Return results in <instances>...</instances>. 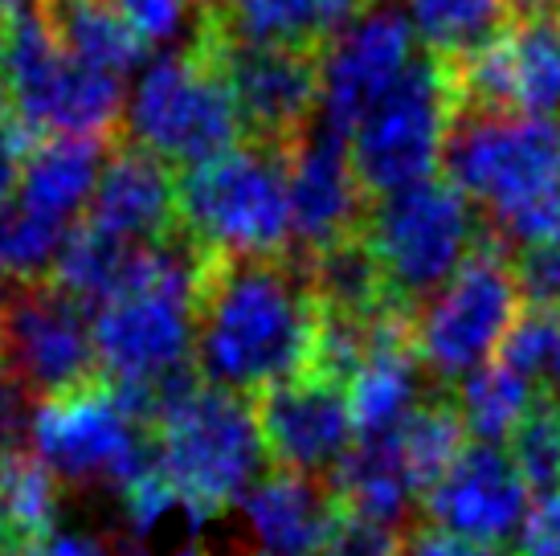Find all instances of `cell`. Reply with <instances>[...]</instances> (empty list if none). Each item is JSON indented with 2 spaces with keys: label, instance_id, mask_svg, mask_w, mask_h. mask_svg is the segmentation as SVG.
Here are the masks:
<instances>
[{
  "label": "cell",
  "instance_id": "cell-34",
  "mask_svg": "<svg viewBox=\"0 0 560 556\" xmlns=\"http://www.w3.org/2000/svg\"><path fill=\"white\" fill-rule=\"evenodd\" d=\"M512 556H560V491L536 499Z\"/></svg>",
  "mask_w": 560,
  "mask_h": 556
},
{
  "label": "cell",
  "instance_id": "cell-12",
  "mask_svg": "<svg viewBox=\"0 0 560 556\" xmlns=\"http://www.w3.org/2000/svg\"><path fill=\"white\" fill-rule=\"evenodd\" d=\"M0 369L42 402L103 381L91 311L54 282H25L0 294Z\"/></svg>",
  "mask_w": 560,
  "mask_h": 556
},
{
  "label": "cell",
  "instance_id": "cell-9",
  "mask_svg": "<svg viewBox=\"0 0 560 556\" xmlns=\"http://www.w3.org/2000/svg\"><path fill=\"white\" fill-rule=\"evenodd\" d=\"M520 303L524 294L515 282V266L482 238L467 266L409 320L413 352L425 377H434L438 385H463L470 372L487 369L524 315Z\"/></svg>",
  "mask_w": 560,
  "mask_h": 556
},
{
  "label": "cell",
  "instance_id": "cell-40",
  "mask_svg": "<svg viewBox=\"0 0 560 556\" xmlns=\"http://www.w3.org/2000/svg\"><path fill=\"white\" fill-rule=\"evenodd\" d=\"M172 556H209L205 548H180V553H172Z\"/></svg>",
  "mask_w": 560,
  "mask_h": 556
},
{
  "label": "cell",
  "instance_id": "cell-19",
  "mask_svg": "<svg viewBox=\"0 0 560 556\" xmlns=\"http://www.w3.org/2000/svg\"><path fill=\"white\" fill-rule=\"evenodd\" d=\"M340 499L331 483L275 471L242 499V524L254 556H324Z\"/></svg>",
  "mask_w": 560,
  "mask_h": 556
},
{
  "label": "cell",
  "instance_id": "cell-24",
  "mask_svg": "<svg viewBox=\"0 0 560 556\" xmlns=\"http://www.w3.org/2000/svg\"><path fill=\"white\" fill-rule=\"evenodd\" d=\"M143 250L115 242L110 233L82 221L62 238L58 258L49 266V282L62 294H70L74 303H82V308H103L107 299H115L131 282Z\"/></svg>",
  "mask_w": 560,
  "mask_h": 556
},
{
  "label": "cell",
  "instance_id": "cell-33",
  "mask_svg": "<svg viewBox=\"0 0 560 556\" xmlns=\"http://www.w3.org/2000/svg\"><path fill=\"white\" fill-rule=\"evenodd\" d=\"M515 282L532 311H560V242L524 250V258L515 263Z\"/></svg>",
  "mask_w": 560,
  "mask_h": 556
},
{
  "label": "cell",
  "instance_id": "cell-41",
  "mask_svg": "<svg viewBox=\"0 0 560 556\" xmlns=\"http://www.w3.org/2000/svg\"><path fill=\"white\" fill-rule=\"evenodd\" d=\"M218 4H225V0H209V13H213V9H218Z\"/></svg>",
  "mask_w": 560,
  "mask_h": 556
},
{
  "label": "cell",
  "instance_id": "cell-8",
  "mask_svg": "<svg viewBox=\"0 0 560 556\" xmlns=\"http://www.w3.org/2000/svg\"><path fill=\"white\" fill-rule=\"evenodd\" d=\"M127 136L164 169L192 172L242 148L246 127L225 78L192 42L188 54H168L140 74L127 99Z\"/></svg>",
  "mask_w": 560,
  "mask_h": 556
},
{
  "label": "cell",
  "instance_id": "cell-20",
  "mask_svg": "<svg viewBox=\"0 0 560 556\" xmlns=\"http://www.w3.org/2000/svg\"><path fill=\"white\" fill-rule=\"evenodd\" d=\"M86 225L110 233L115 242H127L136 250L156 246L172 233H180L176 181L160 160H152L140 148H115L91 197Z\"/></svg>",
  "mask_w": 560,
  "mask_h": 556
},
{
  "label": "cell",
  "instance_id": "cell-5",
  "mask_svg": "<svg viewBox=\"0 0 560 556\" xmlns=\"http://www.w3.org/2000/svg\"><path fill=\"white\" fill-rule=\"evenodd\" d=\"M176 221L188 242L209 258H287V152L242 143L205 169L180 172Z\"/></svg>",
  "mask_w": 560,
  "mask_h": 556
},
{
  "label": "cell",
  "instance_id": "cell-15",
  "mask_svg": "<svg viewBox=\"0 0 560 556\" xmlns=\"http://www.w3.org/2000/svg\"><path fill=\"white\" fill-rule=\"evenodd\" d=\"M413 42L418 33L405 9L376 0L319 49V115L327 131L348 139L364 124V115L418 62Z\"/></svg>",
  "mask_w": 560,
  "mask_h": 556
},
{
  "label": "cell",
  "instance_id": "cell-14",
  "mask_svg": "<svg viewBox=\"0 0 560 556\" xmlns=\"http://www.w3.org/2000/svg\"><path fill=\"white\" fill-rule=\"evenodd\" d=\"M458 111L560 124V13L528 9L467 62H451Z\"/></svg>",
  "mask_w": 560,
  "mask_h": 556
},
{
  "label": "cell",
  "instance_id": "cell-28",
  "mask_svg": "<svg viewBox=\"0 0 560 556\" xmlns=\"http://www.w3.org/2000/svg\"><path fill=\"white\" fill-rule=\"evenodd\" d=\"M0 520L9 524V532L30 556L54 536L58 479L37 463V454L0 459Z\"/></svg>",
  "mask_w": 560,
  "mask_h": 556
},
{
  "label": "cell",
  "instance_id": "cell-22",
  "mask_svg": "<svg viewBox=\"0 0 560 556\" xmlns=\"http://www.w3.org/2000/svg\"><path fill=\"white\" fill-rule=\"evenodd\" d=\"M364 0H225L209 13V25L234 42L282 49H319L352 25Z\"/></svg>",
  "mask_w": 560,
  "mask_h": 556
},
{
  "label": "cell",
  "instance_id": "cell-36",
  "mask_svg": "<svg viewBox=\"0 0 560 556\" xmlns=\"http://www.w3.org/2000/svg\"><path fill=\"white\" fill-rule=\"evenodd\" d=\"M405 556H512L508 548H487V544L463 541L438 528H418L405 536Z\"/></svg>",
  "mask_w": 560,
  "mask_h": 556
},
{
  "label": "cell",
  "instance_id": "cell-18",
  "mask_svg": "<svg viewBox=\"0 0 560 556\" xmlns=\"http://www.w3.org/2000/svg\"><path fill=\"white\" fill-rule=\"evenodd\" d=\"M287 197H291V242H295L307 263L357 238L364 225V188L357 181L348 139L312 127L287 152Z\"/></svg>",
  "mask_w": 560,
  "mask_h": 556
},
{
  "label": "cell",
  "instance_id": "cell-38",
  "mask_svg": "<svg viewBox=\"0 0 560 556\" xmlns=\"http://www.w3.org/2000/svg\"><path fill=\"white\" fill-rule=\"evenodd\" d=\"M30 13H42V0H0V25H9V21Z\"/></svg>",
  "mask_w": 560,
  "mask_h": 556
},
{
  "label": "cell",
  "instance_id": "cell-29",
  "mask_svg": "<svg viewBox=\"0 0 560 556\" xmlns=\"http://www.w3.org/2000/svg\"><path fill=\"white\" fill-rule=\"evenodd\" d=\"M508 454L515 459V466L528 479L532 491H560V402L540 393L532 414L508 438Z\"/></svg>",
  "mask_w": 560,
  "mask_h": 556
},
{
  "label": "cell",
  "instance_id": "cell-32",
  "mask_svg": "<svg viewBox=\"0 0 560 556\" xmlns=\"http://www.w3.org/2000/svg\"><path fill=\"white\" fill-rule=\"evenodd\" d=\"M33 417H37V397L16 381L13 372L0 369V459L30 454Z\"/></svg>",
  "mask_w": 560,
  "mask_h": 556
},
{
  "label": "cell",
  "instance_id": "cell-35",
  "mask_svg": "<svg viewBox=\"0 0 560 556\" xmlns=\"http://www.w3.org/2000/svg\"><path fill=\"white\" fill-rule=\"evenodd\" d=\"M25 155H30V136L0 115V209H9L21 188V169H25Z\"/></svg>",
  "mask_w": 560,
  "mask_h": 556
},
{
  "label": "cell",
  "instance_id": "cell-42",
  "mask_svg": "<svg viewBox=\"0 0 560 556\" xmlns=\"http://www.w3.org/2000/svg\"><path fill=\"white\" fill-rule=\"evenodd\" d=\"M0 33H4V25H0Z\"/></svg>",
  "mask_w": 560,
  "mask_h": 556
},
{
  "label": "cell",
  "instance_id": "cell-11",
  "mask_svg": "<svg viewBox=\"0 0 560 556\" xmlns=\"http://www.w3.org/2000/svg\"><path fill=\"white\" fill-rule=\"evenodd\" d=\"M33 450L54 479L119 495L156 466L152 433L119 405L107 381L37 402Z\"/></svg>",
  "mask_w": 560,
  "mask_h": 556
},
{
  "label": "cell",
  "instance_id": "cell-4",
  "mask_svg": "<svg viewBox=\"0 0 560 556\" xmlns=\"http://www.w3.org/2000/svg\"><path fill=\"white\" fill-rule=\"evenodd\" d=\"M152 447L172 499L192 520H218L242 503L266 466L254 402L201 381L164 409L152 426Z\"/></svg>",
  "mask_w": 560,
  "mask_h": 556
},
{
  "label": "cell",
  "instance_id": "cell-43",
  "mask_svg": "<svg viewBox=\"0 0 560 556\" xmlns=\"http://www.w3.org/2000/svg\"><path fill=\"white\" fill-rule=\"evenodd\" d=\"M373 4H376V0H373Z\"/></svg>",
  "mask_w": 560,
  "mask_h": 556
},
{
  "label": "cell",
  "instance_id": "cell-27",
  "mask_svg": "<svg viewBox=\"0 0 560 556\" xmlns=\"http://www.w3.org/2000/svg\"><path fill=\"white\" fill-rule=\"evenodd\" d=\"M467 442V426H463V414H458L454 397L434 393L425 405H418V414L397 430V447H401L405 471L413 479L418 499L430 495V487L446 475V466L463 454Z\"/></svg>",
  "mask_w": 560,
  "mask_h": 556
},
{
  "label": "cell",
  "instance_id": "cell-17",
  "mask_svg": "<svg viewBox=\"0 0 560 556\" xmlns=\"http://www.w3.org/2000/svg\"><path fill=\"white\" fill-rule=\"evenodd\" d=\"M421 511H425V528L487 544V548H503L512 536L520 541L524 532L532 487L520 475L508 447L467 442L463 454L446 466V475L421 499Z\"/></svg>",
  "mask_w": 560,
  "mask_h": 556
},
{
  "label": "cell",
  "instance_id": "cell-25",
  "mask_svg": "<svg viewBox=\"0 0 560 556\" xmlns=\"http://www.w3.org/2000/svg\"><path fill=\"white\" fill-rule=\"evenodd\" d=\"M405 16L442 62H467L515 16V0H405Z\"/></svg>",
  "mask_w": 560,
  "mask_h": 556
},
{
  "label": "cell",
  "instance_id": "cell-26",
  "mask_svg": "<svg viewBox=\"0 0 560 556\" xmlns=\"http://www.w3.org/2000/svg\"><path fill=\"white\" fill-rule=\"evenodd\" d=\"M470 442H508L515 426L532 414V405L540 402V389L532 385L524 372L508 369L503 360H491L487 369L470 372L463 385L451 393Z\"/></svg>",
  "mask_w": 560,
  "mask_h": 556
},
{
  "label": "cell",
  "instance_id": "cell-16",
  "mask_svg": "<svg viewBox=\"0 0 560 556\" xmlns=\"http://www.w3.org/2000/svg\"><path fill=\"white\" fill-rule=\"evenodd\" d=\"M254 417L262 433L266 463L287 475H307V479H336V471L357 447V426H352V405L348 385L307 372L287 385L270 389L254 397Z\"/></svg>",
  "mask_w": 560,
  "mask_h": 556
},
{
  "label": "cell",
  "instance_id": "cell-13",
  "mask_svg": "<svg viewBox=\"0 0 560 556\" xmlns=\"http://www.w3.org/2000/svg\"><path fill=\"white\" fill-rule=\"evenodd\" d=\"M197 46L209 54V62L218 66V74L225 78L249 143L291 152L299 139L312 131V119L319 111L315 54L234 42V37L213 30L209 21L201 25Z\"/></svg>",
  "mask_w": 560,
  "mask_h": 556
},
{
  "label": "cell",
  "instance_id": "cell-6",
  "mask_svg": "<svg viewBox=\"0 0 560 556\" xmlns=\"http://www.w3.org/2000/svg\"><path fill=\"white\" fill-rule=\"evenodd\" d=\"M360 238L373 250L389 303L409 320L482 246L475 205L451 181L438 176L376 197V205H369L364 213Z\"/></svg>",
  "mask_w": 560,
  "mask_h": 556
},
{
  "label": "cell",
  "instance_id": "cell-31",
  "mask_svg": "<svg viewBox=\"0 0 560 556\" xmlns=\"http://www.w3.org/2000/svg\"><path fill=\"white\" fill-rule=\"evenodd\" d=\"M324 556H405V536L397 524L340 508V520L331 528Z\"/></svg>",
  "mask_w": 560,
  "mask_h": 556
},
{
  "label": "cell",
  "instance_id": "cell-10",
  "mask_svg": "<svg viewBox=\"0 0 560 556\" xmlns=\"http://www.w3.org/2000/svg\"><path fill=\"white\" fill-rule=\"evenodd\" d=\"M454 115L458 91L451 62L425 54L348 136V155L364 197H389L434 181Z\"/></svg>",
  "mask_w": 560,
  "mask_h": 556
},
{
  "label": "cell",
  "instance_id": "cell-1",
  "mask_svg": "<svg viewBox=\"0 0 560 556\" xmlns=\"http://www.w3.org/2000/svg\"><path fill=\"white\" fill-rule=\"evenodd\" d=\"M324 308L307 263L209 258L192 303V372L234 397H262L315 369Z\"/></svg>",
  "mask_w": 560,
  "mask_h": 556
},
{
  "label": "cell",
  "instance_id": "cell-2",
  "mask_svg": "<svg viewBox=\"0 0 560 556\" xmlns=\"http://www.w3.org/2000/svg\"><path fill=\"white\" fill-rule=\"evenodd\" d=\"M442 169L508 246L540 250L560 242V124L458 111Z\"/></svg>",
  "mask_w": 560,
  "mask_h": 556
},
{
  "label": "cell",
  "instance_id": "cell-21",
  "mask_svg": "<svg viewBox=\"0 0 560 556\" xmlns=\"http://www.w3.org/2000/svg\"><path fill=\"white\" fill-rule=\"evenodd\" d=\"M107 169V143L103 139H46L30 148L16 205L46 225L74 230V217L91 209L98 176Z\"/></svg>",
  "mask_w": 560,
  "mask_h": 556
},
{
  "label": "cell",
  "instance_id": "cell-3",
  "mask_svg": "<svg viewBox=\"0 0 560 556\" xmlns=\"http://www.w3.org/2000/svg\"><path fill=\"white\" fill-rule=\"evenodd\" d=\"M205 254L172 233L140 254L124 291L94 308V352L115 389H164L192 372V303Z\"/></svg>",
  "mask_w": 560,
  "mask_h": 556
},
{
  "label": "cell",
  "instance_id": "cell-23",
  "mask_svg": "<svg viewBox=\"0 0 560 556\" xmlns=\"http://www.w3.org/2000/svg\"><path fill=\"white\" fill-rule=\"evenodd\" d=\"M42 16L74 62L107 78L131 74L148 54L140 33L107 0H42Z\"/></svg>",
  "mask_w": 560,
  "mask_h": 556
},
{
  "label": "cell",
  "instance_id": "cell-30",
  "mask_svg": "<svg viewBox=\"0 0 560 556\" xmlns=\"http://www.w3.org/2000/svg\"><path fill=\"white\" fill-rule=\"evenodd\" d=\"M107 4L140 33L143 46L176 42L197 21V4L192 0H107Z\"/></svg>",
  "mask_w": 560,
  "mask_h": 556
},
{
  "label": "cell",
  "instance_id": "cell-39",
  "mask_svg": "<svg viewBox=\"0 0 560 556\" xmlns=\"http://www.w3.org/2000/svg\"><path fill=\"white\" fill-rule=\"evenodd\" d=\"M532 9H552V13H560V0H532Z\"/></svg>",
  "mask_w": 560,
  "mask_h": 556
},
{
  "label": "cell",
  "instance_id": "cell-7",
  "mask_svg": "<svg viewBox=\"0 0 560 556\" xmlns=\"http://www.w3.org/2000/svg\"><path fill=\"white\" fill-rule=\"evenodd\" d=\"M0 103L25 136L103 139L124 111V82L74 62L46 16H16L0 33Z\"/></svg>",
  "mask_w": 560,
  "mask_h": 556
},
{
  "label": "cell",
  "instance_id": "cell-37",
  "mask_svg": "<svg viewBox=\"0 0 560 556\" xmlns=\"http://www.w3.org/2000/svg\"><path fill=\"white\" fill-rule=\"evenodd\" d=\"M33 556H110V553L98 541H91V536H58L54 532Z\"/></svg>",
  "mask_w": 560,
  "mask_h": 556
}]
</instances>
